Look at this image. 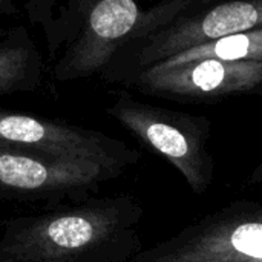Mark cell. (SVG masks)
I'll return each instance as SVG.
<instances>
[{
    "label": "cell",
    "instance_id": "obj_12",
    "mask_svg": "<svg viewBox=\"0 0 262 262\" xmlns=\"http://www.w3.org/2000/svg\"><path fill=\"white\" fill-rule=\"evenodd\" d=\"M249 184H262V163L249 177Z\"/></svg>",
    "mask_w": 262,
    "mask_h": 262
},
{
    "label": "cell",
    "instance_id": "obj_11",
    "mask_svg": "<svg viewBox=\"0 0 262 262\" xmlns=\"http://www.w3.org/2000/svg\"><path fill=\"white\" fill-rule=\"evenodd\" d=\"M0 15L17 17L18 15V6H17L15 0H0Z\"/></svg>",
    "mask_w": 262,
    "mask_h": 262
},
{
    "label": "cell",
    "instance_id": "obj_1",
    "mask_svg": "<svg viewBox=\"0 0 262 262\" xmlns=\"http://www.w3.org/2000/svg\"><path fill=\"white\" fill-rule=\"evenodd\" d=\"M141 203L127 193L0 223V262H127L143 250Z\"/></svg>",
    "mask_w": 262,
    "mask_h": 262
},
{
    "label": "cell",
    "instance_id": "obj_3",
    "mask_svg": "<svg viewBox=\"0 0 262 262\" xmlns=\"http://www.w3.org/2000/svg\"><path fill=\"white\" fill-rule=\"evenodd\" d=\"M123 172L95 161L63 160L26 150L0 147V198L20 203H45L48 210L66 201L80 204L101 184Z\"/></svg>",
    "mask_w": 262,
    "mask_h": 262
},
{
    "label": "cell",
    "instance_id": "obj_7",
    "mask_svg": "<svg viewBox=\"0 0 262 262\" xmlns=\"http://www.w3.org/2000/svg\"><path fill=\"white\" fill-rule=\"evenodd\" d=\"M262 84V61L200 58L166 69L144 68L137 86L150 94L189 100L216 98L252 91Z\"/></svg>",
    "mask_w": 262,
    "mask_h": 262
},
{
    "label": "cell",
    "instance_id": "obj_10",
    "mask_svg": "<svg viewBox=\"0 0 262 262\" xmlns=\"http://www.w3.org/2000/svg\"><path fill=\"white\" fill-rule=\"evenodd\" d=\"M200 58H220L227 61H262V28L232 34L189 48L172 57L157 61L149 68L166 69Z\"/></svg>",
    "mask_w": 262,
    "mask_h": 262
},
{
    "label": "cell",
    "instance_id": "obj_13",
    "mask_svg": "<svg viewBox=\"0 0 262 262\" xmlns=\"http://www.w3.org/2000/svg\"><path fill=\"white\" fill-rule=\"evenodd\" d=\"M6 32H8V29H0V38H2Z\"/></svg>",
    "mask_w": 262,
    "mask_h": 262
},
{
    "label": "cell",
    "instance_id": "obj_5",
    "mask_svg": "<svg viewBox=\"0 0 262 262\" xmlns=\"http://www.w3.org/2000/svg\"><path fill=\"white\" fill-rule=\"evenodd\" d=\"M0 147L63 160L95 161L121 172L141 158L138 150L106 134L8 109H0Z\"/></svg>",
    "mask_w": 262,
    "mask_h": 262
},
{
    "label": "cell",
    "instance_id": "obj_8",
    "mask_svg": "<svg viewBox=\"0 0 262 262\" xmlns=\"http://www.w3.org/2000/svg\"><path fill=\"white\" fill-rule=\"evenodd\" d=\"M256 28H262V0H227L144 35L138 63L144 69L189 48Z\"/></svg>",
    "mask_w": 262,
    "mask_h": 262
},
{
    "label": "cell",
    "instance_id": "obj_6",
    "mask_svg": "<svg viewBox=\"0 0 262 262\" xmlns=\"http://www.w3.org/2000/svg\"><path fill=\"white\" fill-rule=\"evenodd\" d=\"M141 12L134 0H98L89 12L81 35L57 63V80L89 77L103 69L127 38L140 35Z\"/></svg>",
    "mask_w": 262,
    "mask_h": 262
},
{
    "label": "cell",
    "instance_id": "obj_2",
    "mask_svg": "<svg viewBox=\"0 0 262 262\" xmlns=\"http://www.w3.org/2000/svg\"><path fill=\"white\" fill-rule=\"evenodd\" d=\"M127 262H262V196L236 200Z\"/></svg>",
    "mask_w": 262,
    "mask_h": 262
},
{
    "label": "cell",
    "instance_id": "obj_4",
    "mask_svg": "<svg viewBox=\"0 0 262 262\" xmlns=\"http://www.w3.org/2000/svg\"><path fill=\"white\" fill-rule=\"evenodd\" d=\"M140 141L164 157L186 180L190 190L203 195L213 181V160L207 150L206 120L120 98L107 109Z\"/></svg>",
    "mask_w": 262,
    "mask_h": 262
},
{
    "label": "cell",
    "instance_id": "obj_9",
    "mask_svg": "<svg viewBox=\"0 0 262 262\" xmlns=\"http://www.w3.org/2000/svg\"><path fill=\"white\" fill-rule=\"evenodd\" d=\"M43 77L41 54L25 26H15L0 38V97L34 92Z\"/></svg>",
    "mask_w": 262,
    "mask_h": 262
}]
</instances>
